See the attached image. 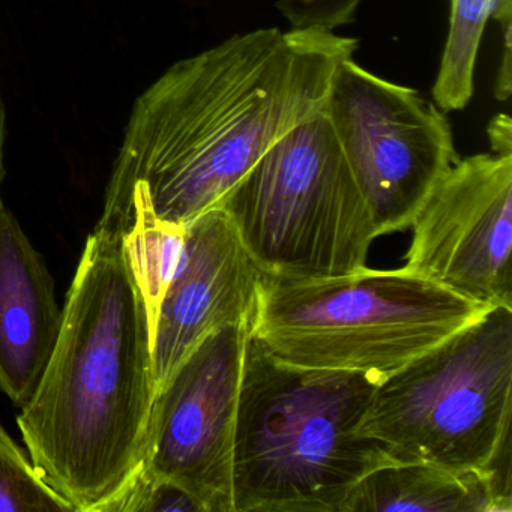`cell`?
<instances>
[{"instance_id": "5bb4252c", "label": "cell", "mask_w": 512, "mask_h": 512, "mask_svg": "<svg viewBox=\"0 0 512 512\" xmlns=\"http://www.w3.org/2000/svg\"><path fill=\"white\" fill-rule=\"evenodd\" d=\"M496 2L451 0L448 37L433 86L434 103L443 112L463 110L472 100L476 58Z\"/></svg>"}, {"instance_id": "ba28073f", "label": "cell", "mask_w": 512, "mask_h": 512, "mask_svg": "<svg viewBox=\"0 0 512 512\" xmlns=\"http://www.w3.org/2000/svg\"><path fill=\"white\" fill-rule=\"evenodd\" d=\"M253 323L206 337L155 395L140 475L190 494L205 512H233L236 413Z\"/></svg>"}, {"instance_id": "7a4b0ae2", "label": "cell", "mask_w": 512, "mask_h": 512, "mask_svg": "<svg viewBox=\"0 0 512 512\" xmlns=\"http://www.w3.org/2000/svg\"><path fill=\"white\" fill-rule=\"evenodd\" d=\"M124 233L95 226L61 331L17 418L32 463L79 512H104L142 466L155 377L145 299Z\"/></svg>"}, {"instance_id": "30bf717a", "label": "cell", "mask_w": 512, "mask_h": 512, "mask_svg": "<svg viewBox=\"0 0 512 512\" xmlns=\"http://www.w3.org/2000/svg\"><path fill=\"white\" fill-rule=\"evenodd\" d=\"M185 227L181 265L155 325L152 356L157 392L206 337L226 326L254 322L266 275L223 209H211Z\"/></svg>"}, {"instance_id": "ffe728a7", "label": "cell", "mask_w": 512, "mask_h": 512, "mask_svg": "<svg viewBox=\"0 0 512 512\" xmlns=\"http://www.w3.org/2000/svg\"><path fill=\"white\" fill-rule=\"evenodd\" d=\"M4 137H5V115L2 100H0V184L4 181Z\"/></svg>"}, {"instance_id": "8992f818", "label": "cell", "mask_w": 512, "mask_h": 512, "mask_svg": "<svg viewBox=\"0 0 512 512\" xmlns=\"http://www.w3.org/2000/svg\"><path fill=\"white\" fill-rule=\"evenodd\" d=\"M217 208L259 268L277 277L364 268L379 238L325 110L278 140Z\"/></svg>"}, {"instance_id": "5b68a950", "label": "cell", "mask_w": 512, "mask_h": 512, "mask_svg": "<svg viewBox=\"0 0 512 512\" xmlns=\"http://www.w3.org/2000/svg\"><path fill=\"white\" fill-rule=\"evenodd\" d=\"M511 418L512 308L493 307L383 377L359 430L398 461L491 476Z\"/></svg>"}, {"instance_id": "ac0fdd59", "label": "cell", "mask_w": 512, "mask_h": 512, "mask_svg": "<svg viewBox=\"0 0 512 512\" xmlns=\"http://www.w3.org/2000/svg\"><path fill=\"white\" fill-rule=\"evenodd\" d=\"M503 29V56L500 61L499 76L496 82V98L499 101H506L511 97V35L512 17H505L499 20Z\"/></svg>"}, {"instance_id": "9a60e30c", "label": "cell", "mask_w": 512, "mask_h": 512, "mask_svg": "<svg viewBox=\"0 0 512 512\" xmlns=\"http://www.w3.org/2000/svg\"><path fill=\"white\" fill-rule=\"evenodd\" d=\"M76 512L0 425V512Z\"/></svg>"}, {"instance_id": "9c48e42d", "label": "cell", "mask_w": 512, "mask_h": 512, "mask_svg": "<svg viewBox=\"0 0 512 512\" xmlns=\"http://www.w3.org/2000/svg\"><path fill=\"white\" fill-rule=\"evenodd\" d=\"M409 229L407 269L487 307L512 308V152L458 158Z\"/></svg>"}, {"instance_id": "e0dca14e", "label": "cell", "mask_w": 512, "mask_h": 512, "mask_svg": "<svg viewBox=\"0 0 512 512\" xmlns=\"http://www.w3.org/2000/svg\"><path fill=\"white\" fill-rule=\"evenodd\" d=\"M284 16L292 28L332 29L352 19L361 0H280Z\"/></svg>"}, {"instance_id": "7c38bea8", "label": "cell", "mask_w": 512, "mask_h": 512, "mask_svg": "<svg viewBox=\"0 0 512 512\" xmlns=\"http://www.w3.org/2000/svg\"><path fill=\"white\" fill-rule=\"evenodd\" d=\"M511 512L484 473H458L425 461H394L361 479L340 512Z\"/></svg>"}, {"instance_id": "d6986e66", "label": "cell", "mask_w": 512, "mask_h": 512, "mask_svg": "<svg viewBox=\"0 0 512 512\" xmlns=\"http://www.w3.org/2000/svg\"><path fill=\"white\" fill-rule=\"evenodd\" d=\"M491 151L512 152V122L508 115H497L488 125Z\"/></svg>"}, {"instance_id": "6da1fadb", "label": "cell", "mask_w": 512, "mask_h": 512, "mask_svg": "<svg viewBox=\"0 0 512 512\" xmlns=\"http://www.w3.org/2000/svg\"><path fill=\"white\" fill-rule=\"evenodd\" d=\"M356 47L319 26L269 28L176 62L134 104L98 226L127 232L136 196L170 223L217 208L278 140L322 112Z\"/></svg>"}, {"instance_id": "4fadbf2b", "label": "cell", "mask_w": 512, "mask_h": 512, "mask_svg": "<svg viewBox=\"0 0 512 512\" xmlns=\"http://www.w3.org/2000/svg\"><path fill=\"white\" fill-rule=\"evenodd\" d=\"M128 217L130 224L122 242L131 272L145 299L154 340L161 302L181 265L187 227L161 220L142 196L131 199Z\"/></svg>"}, {"instance_id": "277c9868", "label": "cell", "mask_w": 512, "mask_h": 512, "mask_svg": "<svg viewBox=\"0 0 512 512\" xmlns=\"http://www.w3.org/2000/svg\"><path fill=\"white\" fill-rule=\"evenodd\" d=\"M490 308L406 266L316 278L266 274L251 332L284 364L382 380Z\"/></svg>"}, {"instance_id": "52a82bcc", "label": "cell", "mask_w": 512, "mask_h": 512, "mask_svg": "<svg viewBox=\"0 0 512 512\" xmlns=\"http://www.w3.org/2000/svg\"><path fill=\"white\" fill-rule=\"evenodd\" d=\"M377 236L407 230L458 161L445 112L415 89L344 59L325 103Z\"/></svg>"}, {"instance_id": "8fae6325", "label": "cell", "mask_w": 512, "mask_h": 512, "mask_svg": "<svg viewBox=\"0 0 512 512\" xmlns=\"http://www.w3.org/2000/svg\"><path fill=\"white\" fill-rule=\"evenodd\" d=\"M64 308L46 260L0 205V391L23 407L58 341Z\"/></svg>"}, {"instance_id": "2e32d148", "label": "cell", "mask_w": 512, "mask_h": 512, "mask_svg": "<svg viewBox=\"0 0 512 512\" xmlns=\"http://www.w3.org/2000/svg\"><path fill=\"white\" fill-rule=\"evenodd\" d=\"M205 512L196 499L167 482L152 481L139 472L104 512Z\"/></svg>"}, {"instance_id": "3957f363", "label": "cell", "mask_w": 512, "mask_h": 512, "mask_svg": "<svg viewBox=\"0 0 512 512\" xmlns=\"http://www.w3.org/2000/svg\"><path fill=\"white\" fill-rule=\"evenodd\" d=\"M380 380L272 358L251 332L233 446V512H340L359 481L398 461L361 433Z\"/></svg>"}]
</instances>
